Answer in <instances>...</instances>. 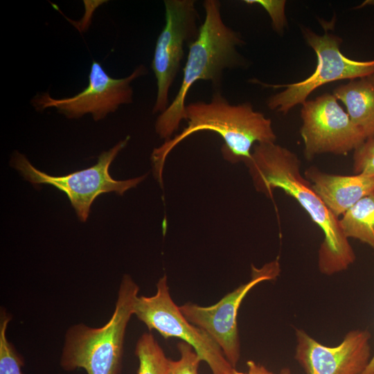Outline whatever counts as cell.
I'll return each instance as SVG.
<instances>
[{
	"label": "cell",
	"mask_w": 374,
	"mask_h": 374,
	"mask_svg": "<svg viewBox=\"0 0 374 374\" xmlns=\"http://www.w3.org/2000/svg\"><path fill=\"white\" fill-rule=\"evenodd\" d=\"M10 317L1 312L0 321V374H23L24 363L12 344L6 337V329Z\"/></svg>",
	"instance_id": "obj_17"
},
{
	"label": "cell",
	"mask_w": 374,
	"mask_h": 374,
	"mask_svg": "<svg viewBox=\"0 0 374 374\" xmlns=\"http://www.w3.org/2000/svg\"><path fill=\"white\" fill-rule=\"evenodd\" d=\"M301 117L300 133L308 160L324 153L346 154L366 140L363 131L353 123L333 93L305 100Z\"/></svg>",
	"instance_id": "obj_10"
},
{
	"label": "cell",
	"mask_w": 374,
	"mask_h": 374,
	"mask_svg": "<svg viewBox=\"0 0 374 374\" xmlns=\"http://www.w3.org/2000/svg\"><path fill=\"white\" fill-rule=\"evenodd\" d=\"M256 190L273 197L280 188L294 197L312 221L323 231L318 266L319 271L332 275L346 270L355 260L354 250L345 236L338 217L314 192L311 183L301 172V161L287 148L275 143H256L244 163Z\"/></svg>",
	"instance_id": "obj_1"
},
{
	"label": "cell",
	"mask_w": 374,
	"mask_h": 374,
	"mask_svg": "<svg viewBox=\"0 0 374 374\" xmlns=\"http://www.w3.org/2000/svg\"><path fill=\"white\" fill-rule=\"evenodd\" d=\"M134 314L150 330L158 331L164 338H179L190 344L210 367L213 374H227L233 367L222 350L204 330L189 322L179 306L172 301L164 275L157 283V292L152 296H137Z\"/></svg>",
	"instance_id": "obj_7"
},
{
	"label": "cell",
	"mask_w": 374,
	"mask_h": 374,
	"mask_svg": "<svg viewBox=\"0 0 374 374\" xmlns=\"http://www.w3.org/2000/svg\"><path fill=\"white\" fill-rule=\"evenodd\" d=\"M205 17L196 39L188 46V54L183 69V78L177 93L155 123V131L161 139H171L183 120H186V100L192 86L199 80L210 81L215 87L221 85L223 73L244 64L237 50L244 44L240 34L227 26L221 14V3L205 0Z\"/></svg>",
	"instance_id": "obj_3"
},
{
	"label": "cell",
	"mask_w": 374,
	"mask_h": 374,
	"mask_svg": "<svg viewBox=\"0 0 374 374\" xmlns=\"http://www.w3.org/2000/svg\"><path fill=\"white\" fill-rule=\"evenodd\" d=\"M371 337L366 330H351L338 346L331 347L299 329L295 359L307 374H362L371 358Z\"/></svg>",
	"instance_id": "obj_12"
},
{
	"label": "cell",
	"mask_w": 374,
	"mask_h": 374,
	"mask_svg": "<svg viewBox=\"0 0 374 374\" xmlns=\"http://www.w3.org/2000/svg\"><path fill=\"white\" fill-rule=\"evenodd\" d=\"M333 95L344 103L350 118L366 139H374V74L350 80L335 88Z\"/></svg>",
	"instance_id": "obj_14"
},
{
	"label": "cell",
	"mask_w": 374,
	"mask_h": 374,
	"mask_svg": "<svg viewBox=\"0 0 374 374\" xmlns=\"http://www.w3.org/2000/svg\"><path fill=\"white\" fill-rule=\"evenodd\" d=\"M353 169L355 175L374 176V139H366L354 150Z\"/></svg>",
	"instance_id": "obj_19"
},
{
	"label": "cell",
	"mask_w": 374,
	"mask_h": 374,
	"mask_svg": "<svg viewBox=\"0 0 374 374\" xmlns=\"http://www.w3.org/2000/svg\"><path fill=\"white\" fill-rule=\"evenodd\" d=\"M248 374H274L262 365L258 364L252 360L247 362Z\"/></svg>",
	"instance_id": "obj_21"
},
{
	"label": "cell",
	"mask_w": 374,
	"mask_h": 374,
	"mask_svg": "<svg viewBox=\"0 0 374 374\" xmlns=\"http://www.w3.org/2000/svg\"><path fill=\"white\" fill-rule=\"evenodd\" d=\"M248 4H258L269 14L272 27L278 34H282L287 24L285 14V1L284 0H246Z\"/></svg>",
	"instance_id": "obj_20"
},
{
	"label": "cell",
	"mask_w": 374,
	"mask_h": 374,
	"mask_svg": "<svg viewBox=\"0 0 374 374\" xmlns=\"http://www.w3.org/2000/svg\"><path fill=\"white\" fill-rule=\"evenodd\" d=\"M130 138L127 136L108 151L102 152L93 166L64 176H51L39 170L24 154L18 152L13 153L11 165L33 185L50 184L65 193L79 220L85 222L91 206L98 195L112 192L122 195L127 190L136 187L146 178L147 175H144L118 181L114 179L109 172L112 162L127 145Z\"/></svg>",
	"instance_id": "obj_5"
},
{
	"label": "cell",
	"mask_w": 374,
	"mask_h": 374,
	"mask_svg": "<svg viewBox=\"0 0 374 374\" xmlns=\"http://www.w3.org/2000/svg\"><path fill=\"white\" fill-rule=\"evenodd\" d=\"M227 374H248V373L238 371L235 368H233Z\"/></svg>",
	"instance_id": "obj_23"
},
{
	"label": "cell",
	"mask_w": 374,
	"mask_h": 374,
	"mask_svg": "<svg viewBox=\"0 0 374 374\" xmlns=\"http://www.w3.org/2000/svg\"><path fill=\"white\" fill-rule=\"evenodd\" d=\"M177 348L180 357L175 361L169 359L166 374H198L202 359L194 348L184 341L179 342Z\"/></svg>",
	"instance_id": "obj_18"
},
{
	"label": "cell",
	"mask_w": 374,
	"mask_h": 374,
	"mask_svg": "<svg viewBox=\"0 0 374 374\" xmlns=\"http://www.w3.org/2000/svg\"><path fill=\"white\" fill-rule=\"evenodd\" d=\"M362 374H374V353L372 355L367 367Z\"/></svg>",
	"instance_id": "obj_22"
},
{
	"label": "cell",
	"mask_w": 374,
	"mask_h": 374,
	"mask_svg": "<svg viewBox=\"0 0 374 374\" xmlns=\"http://www.w3.org/2000/svg\"><path fill=\"white\" fill-rule=\"evenodd\" d=\"M345 236L368 244L374 249V194L364 197L339 220Z\"/></svg>",
	"instance_id": "obj_15"
},
{
	"label": "cell",
	"mask_w": 374,
	"mask_h": 374,
	"mask_svg": "<svg viewBox=\"0 0 374 374\" xmlns=\"http://www.w3.org/2000/svg\"><path fill=\"white\" fill-rule=\"evenodd\" d=\"M279 374H292L289 368H283Z\"/></svg>",
	"instance_id": "obj_24"
},
{
	"label": "cell",
	"mask_w": 374,
	"mask_h": 374,
	"mask_svg": "<svg viewBox=\"0 0 374 374\" xmlns=\"http://www.w3.org/2000/svg\"><path fill=\"white\" fill-rule=\"evenodd\" d=\"M324 28L325 32L322 35L307 28L302 29L306 42L317 57V67L311 75L303 80L287 84L271 85L256 81L265 87L285 88L283 91L268 98L267 105L269 109L286 114L296 105H302L310 94L325 84L374 74V60L357 61L346 57L340 51L342 39Z\"/></svg>",
	"instance_id": "obj_6"
},
{
	"label": "cell",
	"mask_w": 374,
	"mask_h": 374,
	"mask_svg": "<svg viewBox=\"0 0 374 374\" xmlns=\"http://www.w3.org/2000/svg\"><path fill=\"white\" fill-rule=\"evenodd\" d=\"M188 126L173 138L153 150L151 160L154 175L162 185L164 163L170 152L190 135L202 131L217 133L223 139L224 159L231 163L250 159L254 143H275L271 120L255 111L249 102L231 104L220 91L211 101H197L186 105Z\"/></svg>",
	"instance_id": "obj_2"
},
{
	"label": "cell",
	"mask_w": 374,
	"mask_h": 374,
	"mask_svg": "<svg viewBox=\"0 0 374 374\" xmlns=\"http://www.w3.org/2000/svg\"><path fill=\"white\" fill-rule=\"evenodd\" d=\"M165 25L159 35L151 67L157 79L154 114L169 106V91L179 71L184 46L194 42L199 33V13L194 0H165Z\"/></svg>",
	"instance_id": "obj_8"
},
{
	"label": "cell",
	"mask_w": 374,
	"mask_h": 374,
	"mask_svg": "<svg viewBox=\"0 0 374 374\" xmlns=\"http://www.w3.org/2000/svg\"><path fill=\"white\" fill-rule=\"evenodd\" d=\"M148 73L146 67L139 65L128 76L112 78L100 63L93 60L89 73L88 85L76 95L54 98L48 92L36 95L31 104L37 111L54 107L66 118H79L90 114L94 121L103 119L114 112L121 105L132 103L133 89L131 83Z\"/></svg>",
	"instance_id": "obj_9"
},
{
	"label": "cell",
	"mask_w": 374,
	"mask_h": 374,
	"mask_svg": "<svg viewBox=\"0 0 374 374\" xmlns=\"http://www.w3.org/2000/svg\"><path fill=\"white\" fill-rule=\"evenodd\" d=\"M139 286L128 275L121 280L114 312L100 328L84 324L67 331L60 359L66 371L83 368L87 374H119L127 325L134 314Z\"/></svg>",
	"instance_id": "obj_4"
},
{
	"label": "cell",
	"mask_w": 374,
	"mask_h": 374,
	"mask_svg": "<svg viewBox=\"0 0 374 374\" xmlns=\"http://www.w3.org/2000/svg\"><path fill=\"white\" fill-rule=\"evenodd\" d=\"M280 272L278 258L260 268L251 265V280L228 293L215 304L203 307L187 303L179 306V309L189 322L210 335L220 346L231 366L235 368L240 355L237 323L240 304L255 285L264 281L276 280Z\"/></svg>",
	"instance_id": "obj_11"
},
{
	"label": "cell",
	"mask_w": 374,
	"mask_h": 374,
	"mask_svg": "<svg viewBox=\"0 0 374 374\" xmlns=\"http://www.w3.org/2000/svg\"><path fill=\"white\" fill-rule=\"evenodd\" d=\"M135 354L139 362L137 374H166L169 359L150 332L138 340Z\"/></svg>",
	"instance_id": "obj_16"
},
{
	"label": "cell",
	"mask_w": 374,
	"mask_h": 374,
	"mask_svg": "<svg viewBox=\"0 0 374 374\" xmlns=\"http://www.w3.org/2000/svg\"><path fill=\"white\" fill-rule=\"evenodd\" d=\"M305 177L325 205L337 217L344 215L364 197L374 194V176L333 175L310 167L305 171Z\"/></svg>",
	"instance_id": "obj_13"
}]
</instances>
